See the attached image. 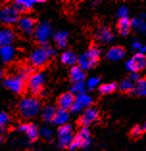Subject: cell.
<instances>
[{"label":"cell","instance_id":"cell-1","mask_svg":"<svg viewBox=\"0 0 146 151\" xmlns=\"http://www.w3.org/2000/svg\"><path fill=\"white\" fill-rule=\"evenodd\" d=\"M101 55V49L98 45H92L89 47V49L81 55L78 58V65L81 69L84 71L92 69V67H94L98 60L100 58Z\"/></svg>","mask_w":146,"mask_h":151},{"label":"cell","instance_id":"cell-2","mask_svg":"<svg viewBox=\"0 0 146 151\" xmlns=\"http://www.w3.org/2000/svg\"><path fill=\"white\" fill-rule=\"evenodd\" d=\"M55 55V51L51 47L44 45L39 48L35 49L31 53L29 57V62L33 67L41 68L44 66L48 62L49 58H51Z\"/></svg>","mask_w":146,"mask_h":151},{"label":"cell","instance_id":"cell-3","mask_svg":"<svg viewBox=\"0 0 146 151\" xmlns=\"http://www.w3.org/2000/svg\"><path fill=\"white\" fill-rule=\"evenodd\" d=\"M19 111L24 118L30 119L36 117L41 111V101L33 97L22 99L19 102Z\"/></svg>","mask_w":146,"mask_h":151},{"label":"cell","instance_id":"cell-4","mask_svg":"<svg viewBox=\"0 0 146 151\" xmlns=\"http://www.w3.org/2000/svg\"><path fill=\"white\" fill-rule=\"evenodd\" d=\"M45 82V75L42 72L34 73L27 79V89L33 95H38L42 91Z\"/></svg>","mask_w":146,"mask_h":151},{"label":"cell","instance_id":"cell-5","mask_svg":"<svg viewBox=\"0 0 146 151\" xmlns=\"http://www.w3.org/2000/svg\"><path fill=\"white\" fill-rule=\"evenodd\" d=\"M90 144V132L88 127H82L74 137L73 142L68 147L69 150H75L79 147H86Z\"/></svg>","mask_w":146,"mask_h":151},{"label":"cell","instance_id":"cell-6","mask_svg":"<svg viewBox=\"0 0 146 151\" xmlns=\"http://www.w3.org/2000/svg\"><path fill=\"white\" fill-rule=\"evenodd\" d=\"M19 20V12L15 6H6L0 10V21L6 25L15 24Z\"/></svg>","mask_w":146,"mask_h":151},{"label":"cell","instance_id":"cell-7","mask_svg":"<svg viewBox=\"0 0 146 151\" xmlns=\"http://www.w3.org/2000/svg\"><path fill=\"white\" fill-rule=\"evenodd\" d=\"M51 33H52V29H51L50 24L47 21H42L36 26V29L34 32L35 38L41 44H46L51 35Z\"/></svg>","mask_w":146,"mask_h":151},{"label":"cell","instance_id":"cell-8","mask_svg":"<svg viewBox=\"0 0 146 151\" xmlns=\"http://www.w3.org/2000/svg\"><path fill=\"white\" fill-rule=\"evenodd\" d=\"M4 86L12 92L19 94L24 89V79L21 78L18 75L9 77L4 81Z\"/></svg>","mask_w":146,"mask_h":151},{"label":"cell","instance_id":"cell-9","mask_svg":"<svg viewBox=\"0 0 146 151\" xmlns=\"http://www.w3.org/2000/svg\"><path fill=\"white\" fill-rule=\"evenodd\" d=\"M99 118V112L98 110L89 107L86 108L84 112H83L82 116L79 119V124H80L83 127L89 126L92 124L94 122H96Z\"/></svg>","mask_w":146,"mask_h":151},{"label":"cell","instance_id":"cell-10","mask_svg":"<svg viewBox=\"0 0 146 151\" xmlns=\"http://www.w3.org/2000/svg\"><path fill=\"white\" fill-rule=\"evenodd\" d=\"M17 28L25 34H32L36 29V22L35 19L30 17H23L19 18L17 21Z\"/></svg>","mask_w":146,"mask_h":151},{"label":"cell","instance_id":"cell-11","mask_svg":"<svg viewBox=\"0 0 146 151\" xmlns=\"http://www.w3.org/2000/svg\"><path fill=\"white\" fill-rule=\"evenodd\" d=\"M18 131H20L23 134L26 135L28 140L31 142L36 141L38 137V129L36 124H24L18 127Z\"/></svg>","mask_w":146,"mask_h":151},{"label":"cell","instance_id":"cell-12","mask_svg":"<svg viewBox=\"0 0 146 151\" xmlns=\"http://www.w3.org/2000/svg\"><path fill=\"white\" fill-rule=\"evenodd\" d=\"M17 57V49L13 45L0 47V59L4 63L12 62Z\"/></svg>","mask_w":146,"mask_h":151},{"label":"cell","instance_id":"cell-13","mask_svg":"<svg viewBox=\"0 0 146 151\" xmlns=\"http://www.w3.org/2000/svg\"><path fill=\"white\" fill-rule=\"evenodd\" d=\"M15 34L11 28H1L0 29V47L12 45V43L15 41Z\"/></svg>","mask_w":146,"mask_h":151},{"label":"cell","instance_id":"cell-14","mask_svg":"<svg viewBox=\"0 0 146 151\" xmlns=\"http://www.w3.org/2000/svg\"><path fill=\"white\" fill-rule=\"evenodd\" d=\"M58 105L62 109L68 110L71 108V106L75 102V96L71 92H66L62 94L58 99Z\"/></svg>","mask_w":146,"mask_h":151},{"label":"cell","instance_id":"cell-15","mask_svg":"<svg viewBox=\"0 0 146 151\" xmlns=\"http://www.w3.org/2000/svg\"><path fill=\"white\" fill-rule=\"evenodd\" d=\"M96 39L100 43L106 44V43H109L113 39V34L108 27L101 26L98 28L96 32Z\"/></svg>","mask_w":146,"mask_h":151},{"label":"cell","instance_id":"cell-16","mask_svg":"<svg viewBox=\"0 0 146 151\" xmlns=\"http://www.w3.org/2000/svg\"><path fill=\"white\" fill-rule=\"evenodd\" d=\"M125 49L121 46H113L106 54V57L109 60H119L125 57Z\"/></svg>","mask_w":146,"mask_h":151},{"label":"cell","instance_id":"cell-17","mask_svg":"<svg viewBox=\"0 0 146 151\" xmlns=\"http://www.w3.org/2000/svg\"><path fill=\"white\" fill-rule=\"evenodd\" d=\"M116 28L119 35H121L122 37H125L130 33V31L132 29V21L130 20L128 17H121L118 19Z\"/></svg>","mask_w":146,"mask_h":151},{"label":"cell","instance_id":"cell-18","mask_svg":"<svg viewBox=\"0 0 146 151\" xmlns=\"http://www.w3.org/2000/svg\"><path fill=\"white\" fill-rule=\"evenodd\" d=\"M69 117H70V116H69L68 110L59 108V109H57V111H56V114H55V117H54L53 122H54L55 124L59 125V126L68 124V121H69Z\"/></svg>","mask_w":146,"mask_h":151},{"label":"cell","instance_id":"cell-19","mask_svg":"<svg viewBox=\"0 0 146 151\" xmlns=\"http://www.w3.org/2000/svg\"><path fill=\"white\" fill-rule=\"evenodd\" d=\"M56 111H57V109L54 105H51V104L45 105L42 108V110L41 111L42 120L46 122H53Z\"/></svg>","mask_w":146,"mask_h":151},{"label":"cell","instance_id":"cell-20","mask_svg":"<svg viewBox=\"0 0 146 151\" xmlns=\"http://www.w3.org/2000/svg\"><path fill=\"white\" fill-rule=\"evenodd\" d=\"M70 78L71 81L75 82H81L84 81V79L86 78V72L83 69H81L79 66H73L70 69Z\"/></svg>","mask_w":146,"mask_h":151},{"label":"cell","instance_id":"cell-21","mask_svg":"<svg viewBox=\"0 0 146 151\" xmlns=\"http://www.w3.org/2000/svg\"><path fill=\"white\" fill-rule=\"evenodd\" d=\"M37 2L38 1H36V0H17L14 6L19 13H21V12L31 10Z\"/></svg>","mask_w":146,"mask_h":151},{"label":"cell","instance_id":"cell-22","mask_svg":"<svg viewBox=\"0 0 146 151\" xmlns=\"http://www.w3.org/2000/svg\"><path fill=\"white\" fill-rule=\"evenodd\" d=\"M61 61L65 65H74L78 61V57L72 51H65L61 55Z\"/></svg>","mask_w":146,"mask_h":151},{"label":"cell","instance_id":"cell-23","mask_svg":"<svg viewBox=\"0 0 146 151\" xmlns=\"http://www.w3.org/2000/svg\"><path fill=\"white\" fill-rule=\"evenodd\" d=\"M132 61L135 64L136 68L139 72V70H142L146 67V55L142 53H137L134 57L131 58Z\"/></svg>","mask_w":146,"mask_h":151},{"label":"cell","instance_id":"cell-24","mask_svg":"<svg viewBox=\"0 0 146 151\" xmlns=\"http://www.w3.org/2000/svg\"><path fill=\"white\" fill-rule=\"evenodd\" d=\"M54 42L56 43V45L59 48H65L68 44V33L65 32H57L53 37Z\"/></svg>","mask_w":146,"mask_h":151},{"label":"cell","instance_id":"cell-25","mask_svg":"<svg viewBox=\"0 0 146 151\" xmlns=\"http://www.w3.org/2000/svg\"><path fill=\"white\" fill-rule=\"evenodd\" d=\"M75 102L80 104L83 108H85V107H88L89 108V107L92 104L93 100L92 97L85 93V94L78 95V96L75 97Z\"/></svg>","mask_w":146,"mask_h":151},{"label":"cell","instance_id":"cell-26","mask_svg":"<svg viewBox=\"0 0 146 151\" xmlns=\"http://www.w3.org/2000/svg\"><path fill=\"white\" fill-rule=\"evenodd\" d=\"M134 94L139 97L146 96V78H140L139 81L136 82Z\"/></svg>","mask_w":146,"mask_h":151},{"label":"cell","instance_id":"cell-27","mask_svg":"<svg viewBox=\"0 0 146 151\" xmlns=\"http://www.w3.org/2000/svg\"><path fill=\"white\" fill-rule=\"evenodd\" d=\"M135 82H133L132 81H130L129 78H125L121 81L119 85V89L124 93H129L132 94L134 93V89H135Z\"/></svg>","mask_w":146,"mask_h":151},{"label":"cell","instance_id":"cell-28","mask_svg":"<svg viewBox=\"0 0 146 151\" xmlns=\"http://www.w3.org/2000/svg\"><path fill=\"white\" fill-rule=\"evenodd\" d=\"M73 140H74L73 134L70 133L68 135H65V136L59 137L58 145L61 148H68L70 146V145L73 142Z\"/></svg>","mask_w":146,"mask_h":151},{"label":"cell","instance_id":"cell-29","mask_svg":"<svg viewBox=\"0 0 146 151\" xmlns=\"http://www.w3.org/2000/svg\"><path fill=\"white\" fill-rule=\"evenodd\" d=\"M117 89V84L115 82H112V83H105V84H101L99 86V92L102 95H109L113 93L114 91Z\"/></svg>","mask_w":146,"mask_h":151},{"label":"cell","instance_id":"cell-30","mask_svg":"<svg viewBox=\"0 0 146 151\" xmlns=\"http://www.w3.org/2000/svg\"><path fill=\"white\" fill-rule=\"evenodd\" d=\"M86 89V84L84 81L75 82V83H73V85H72L71 93L73 95H76V96H78V95L85 94Z\"/></svg>","mask_w":146,"mask_h":151},{"label":"cell","instance_id":"cell-31","mask_svg":"<svg viewBox=\"0 0 146 151\" xmlns=\"http://www.w3.org/2000/svg\"><path fill=\"white\" fill-rule=\"evenodd\" d=\"M32 75H33V70L30 66H23L18 71V76L21 78L24 79V81L25 79H28Z\"/></svg>","mask_w":146,"mask_h":151},{"label":"cell","instance_id":"cell-32","mask_svg":"<svg viewBox=\"0 0 146 151\" xmlns=\"http://www.w3.org/2000/svg\"><path fill=\"white\" fill-rule=\"evenodd\" d=\"M38 133L42 138H44L45 140H50L53 136V131L47 126H43L41 129H38Z\"/></svg>","mask_w":146,"mask_h":151},{"label":"cell","instance_id":"cell-33","mask_svg":"<svg viewBox=\"0 0 146 151\" xmlns=\"http://www.w3.org/2000/svg\"><path fill=\"white\" fill-rule=\"evenodd\" d=\"M143 127L140 126V125H135L132 128L131 132H130V135H131V137L134 138V139H137L142 136L143 134Z\"/></svg>","mask_w":146,"mask_h":151},{"label":"cell","instance_id":"cell-34","mask_svg":"<svg viewBox=\"0 0 146 151\" xmlns=\"http://www.w3.org/2000/svg\"><path fill=\"white\" fill-rule=\"evenodd\" d=\"M70 133H72V126L68 124L60 126L58 129V137L65 136V135H68Z\"/></svg>","mask_w":146,"mask_h":151},{"label":"cell","instance_id":"cell-35","mask_svg":"<svg viewBox=\"0 0 146 151\" xmlns=\"http://www.w3.org/2000/svg\"><path fill=\"white\" fill-rule=\"evenodd\" d=\"M10 122V116L6 112H0V129L5 127Z\"/></svg>","mask_w":146,"mask_h":151},{"label":"cell","instance_id":"cell-36","mask_svg":"<svg viewBox=\"0 0 146 151\" xmlns=\"http://www.w3.org/2000/svg\"><path fill=\"white\" fill-rule=\"evenodd\" d=\"M99 81H100V78H90L89 81H88V83H86V86L89 87V89H93L95 88V87L98 86L99 84Z\"/></svg>","mask_w":146,"mask_h":151},{"label":"cell","instance_id":"cell-37","mask_svg":"<svg viewBox=\"0 0 146 151\" xmlns=\"http://www.w3.org/2000/svg\"><path fill=\"white\" fill-rule=\"evenodd\" d=\"M83 109L84 108H83L80 104L74 102V104L71 106V108H70V111H71V113H73V114H77V113H80L81 111H83Z\"/></svg>","mask_w":146,"mask_h":151},{"label":"cell","instance_id":"cell-38","mask_svg":"<svg viewBox=\"0 0 146 151\" xmlns=\"http://www.w3.org/2000/svg\"><path fill=\"white\" fill-rule=\"evenodd\" d=\"M128 78L130 79V81H132L133 82H137L140 79V76L137 72H134V73H131L129 75Z\"/></svg>","mask_w":146,"mask_h":151},{"label":"cell","instance_id":"cell-39","mask_svg":"<svg viewBox=\"0 0 146 151\" xmlns=\"http://www.w3.org/2000/svg\"><path fill=\"white\" fill-rule=\"evenodd\" d=\"M127 14H128L127 8L122 7V8H120L119 10H118V17H119V18H121V17H127Z\"/></svg>","mask_w":146,"mask_h":151},{"label":"cell","instance_id":"cell-40","mask_svg":"<svg viewBox=\"0 0 146 151\" xmlns=\"http://www.w3.org/2000/svg\"><path fill=\"white\" fill-rule=\"evenodd\" d=\"M132 47H133V49H135V50H139V51H140V49L142 48V45H141V43H140L139 40H136V41L134 40Z\"/></svg>","mask_w":146,"mask_h":151},{"label":"cell","instance_id":"cell-41","mask_svg":"<svg viewBox=\"0 0 146 151\" xmlns=\"http://www.w3.org/2000/svg\"><path fill=\"white\" fill-rule=\"evenodd\" d=\"M3 138H4V137H3V135L1 134V130H0V142H1L3 141Z\"/></svg>","mask_w":146,"mask_h":151},{"label":"cell","instance_id":"cell-42","mask_svg":"<svg viewBox=\"0 0 146 151\" xmlns=\"http://www.w3.org/2000/svg\"><path fill=\"white\" fill-rule=\"evenodd\" d=\"M2 78V70H1V68H0V78Z\"/></svg>","mask_w":146,"mask_h":151},{"label":"cell","instance_id":"cell-43","mask_svg":"<svg viewBox=\"0 0 146 151\" xmlns=\"http://www.w3.org/2000/svg\"><path fill=\"white\" fill-rule=\"evenodd\" d=\"M143 130H146V122H145V124L143 125Z\"/></svg>","mask_w":146,"mask_h":151},{"label":"cell","instance_id":"cell-44","mask_svg":"<svg viewBox=\"0 0 146 151\" xmlns=\"http://www.w3.org/2000/svg\"><path fill=\"white\" fill-rule=\"evenodd\" d=\"M37 151H41V150H37Z\"/></svg>","mask_w":146,"mask_h":151}]
</instances>
